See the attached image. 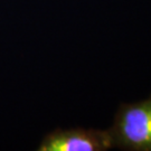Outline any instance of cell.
Here are the masks:
<instances>
[{
    "instance_id": "7a4b0ae2",
    "label": "cell",
    "mask_w": 151,
    "mask_h": 151,
    "mask_svg": "<svg viewBox=\"0 0 151 151\" xmlns=\"http://www.w3.org/2000/svg\"><path fill=\"white\" fill-rule=\"evenodd\" d=\"M112 147L113 142L109 130H56L45 137L38 150L103 151Z\"/></svg>"
},
{
    "instance_id": "6da1fadb",
    "label": "cell",
    "mask_w": 151,
    "mask_h": 151,
    "mask_svg": "<svg viewBox=\"0 0 151 151\" xmlns=\"http://www.w3.org/2000/svg\"><path fill=\"white\" fill-rule=\"evenodd\" d=\"M109 132L113 147L151 151V96L135 104H123Z\"/></svg>"
}]
</instances>
